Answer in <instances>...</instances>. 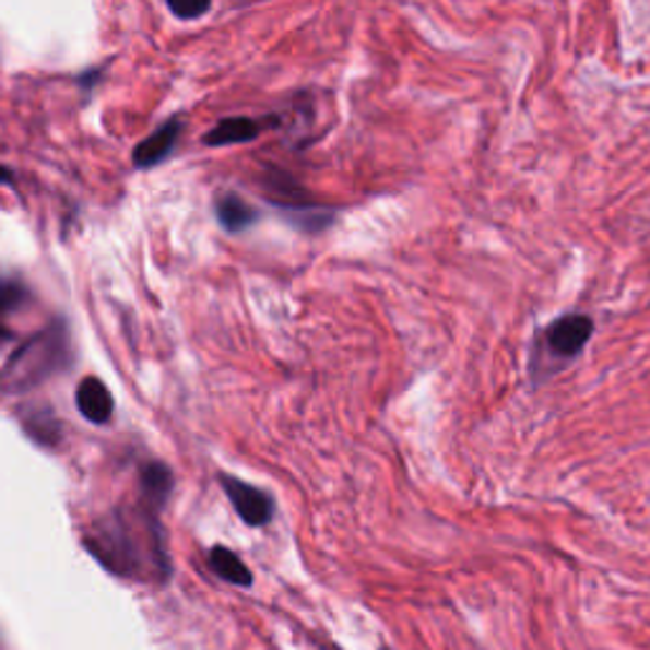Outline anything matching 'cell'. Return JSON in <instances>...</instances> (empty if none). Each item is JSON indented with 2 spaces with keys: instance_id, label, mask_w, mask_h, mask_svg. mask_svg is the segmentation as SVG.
<instances>
[{
  "instance_id": "cell-1",
  "label": "cell",
  "mask_w": 650,
  "mask_h": 650,
  "mask_svg": "<svg viewBox=\"0 0 650 650\" xmlns=\"http://www.w3.org/2000/svg\"><path fill=\"white\" fill-rule=\"evenodd\" d=\"M84 544L115 575H143L147 564H153L155 571H166L158 521L151 511L135 513L130 508H117L99 521Z\"/></svg>"
},
{
  "instance_id": "cell-2",
  "label": "cell",
  "mask_w": 650,
  "mask_h": 650,
  "mask_svg": "<svg viewBox=\"0 0 650 650\" xmlns=\"http://www.w3.org/2000/svg\"><path fill=\"white\" fill-rule=\"evenodd\" d=\"M74 362L72 339L61 320L36 333L23 346L13 351L3 371H0V394H26V391L42 387L51 376L67 371Z\"/></svg>"
},
{
  "instance_id": "cell-3",
  "label": "cell",
  "mask_w": 650,
  "mask_h": 650,
  "mask_svg": "<svg viewBox=\"0 0 650 650\" xmlns=\"http://www.w3.org/2000/svg\"><path fill=\"white\" fill-rule=\"evenodd\" d=\"M218 481H222V488L229 496L232 506L237 508L241 521L249 523V527H264V523H270L275 506H272V498L268 493L234 475H222Z\"/></svg>"
},
{
  "instance_id": "cell-4",
  "label": "cell",
  "mask_w": 650,
  "mask_h": 650,
  "mask_svg": "<svg viewBox=\"0 0 650 650\" xmlns=\"http://www.w3.org/2000/svg\"><path fill=\"white\" fill-rule=\"evenodd\" d=\"M181 132H184L181 117H170V120L163 122L158 130L151 132L145 140H140L135 151H132V163H135V168L147 170V168L161 166V163L174 153Z\"/></svg>"
},
{
  "instance_id": "cell-5",
  "label": "cell",
  "mask_w": 650,
  "mask_h": 650,
  "mask_svg": "<svg viewBox=\"0 0 650 650\" xmlns=\"http://www.w3.org/2000/svg\"><path fill=\"white\" fill-rule=\"evenodd\" d=\"M76 410L92 425H107L113 419L115 399L109 394L107 383L97 379V376H84L76 387Z\"/></svg>"
},
{
  "instance_id": "cell-6",
  "label": "cell",
  "mask_w": 650,
  "mask_h": 650,
  "mask_svg": "<svg viewBox=\"0 0 650 650\" xmlns=\"http://www.w3.org/2000/svg\"><path fill=\"white\" fill-rule=\"evenodd\" d=\"M592 320L587 316H564L546 331L549 348L559 356H577L592 335Z\"/></svg>"
},
{
  "instance_id": "cell-7",
  "label": "cell",
  "mask_w": 650,
  "mask_h": 650,
  "mask_svg": "<svg viewBox=\"0 0 650 650\" xmlns=\"http://www.w3.org/2000/svg\"><path fill=\"white\" fill-rule=\"evenodd\" d=\"M176 477L170 473L166 463H158V460H151L140 468V491H143V504L151 513H158L166 500L174 493Z\"/></svg>"
},
{
  "instance_id": "cell-8",
  "label": "cell",
  "mask_w": 650,
  "mask_h": 650,
  "mask_svg": "<svg viewBox=\"0 0 650 650\" xmlns=\"http://www.w3.org/2000/svg\"><path fill=\"white\" fill-rule=\"evenodd\" d=\"M23 433H26L36 445L44 448H57L61 442V422L54 417L49 404H34L23 412Z\"/></svg>"
},
{
  "instance_id": "cell-9",
  "label": "cell",
  "mask_w": 650,
  "mask_h": 650,
  "mask_svg": "<svg viewBox=\"0 0 650 650\" xmlns=\"http://www.w3.org/2000/svg\"><path fill=\"white\" fill-rule=\"evenodd\" d=\"M260 135V125L249 117H226L211 128L206 135H203V143L209 147H218V145H234V143H249Z\"/></svg>"
},
{
  "instance_id": "cell-10",
  "label": "cell",
  "mask_w": 650,
  "mask_h": 650,
  "mask_svg": "<svg viewBox=\"0 0 650 650\" xmlns=\"http://www.w3.org/2000/svg\"><path fill=\"white\" fill-rule=\"evenodd\" d=\"M216 218L229 234L245 232L257 222V211L237 193H224L216 201Z\"/></svg>"
},
{
  "instance_id": "cell-11",
  "label": "cell",
  "mask_w": 650,
  "mask_h": 650,
  "mask_svg": "<svg viewBox=\"0 0 650 650\" xmlns=\"http://www.w3.org/2000/svg\"><path fill=\"white\" fill-rule=\"evenodd\" d=\"M209 564L218 577L226 579V582L239 584V587L252 584V571L245 567V562H241L237 554L226 549V546H214L209 554Z\"/></svg>"
},
{
  "instance_id": "cell-12",
  "label": "cell",
  "mask_w": 650,
  "mask_h": 650,
  "mask_svg": "<svg viewBox=\"0 0 650 650\" xmlns=\"http://www.w3.org/2000/svg\"><path fill=\"white\" fill-rule=\"evenodd\" d=\"M31 300L28 287L15 277H0V316H11Z\"/></svg>"
},
{
  "instance_id": "cell-13",
  "label": "cell",
  "mask_w": 650,
  "mask_h": 650,
  "mask_svg": "<svg viewBox=\"0 0 650 650\" xmlns=\"http://www.w3.org/2000/svg\"><path fill=\"white\" fill-rule=\"evenodd\" d=\"M168 11L181 21H196V19H201L203 13L211 11V3L209 0H184V3H178V0H168Z\"/></svg>"
},
{
  "instance_id": "cell-14",
  "label": "cell",
  "mask_w": 650,
  "mask_h": 650,
  "mask_svg": "<svg viewBox=\"0 0 650 650\" xmlns=\"http://www.w3.org/2000/svg\"><path fill=\"white\" fill-rule=\"evenodd\" d=\"M0 186H13V170L0 166Z\"/></svg>"
},
{
  "instance_id": "cell-15",
  "label": "cell",
  "mask_w": 650,
  "mask_h": 650,
  "mask_svg": "<svg viewBox=\"0 0 650 650\" xmlns=\"http://www.w3.org/2000/svg\"><path fill=\"white\" fill-rule=\"evenodd\" d=\"M8 341H13V331H8L5 326H0V346H3V343H8Z\"/></svg>"
}]
</instances>
